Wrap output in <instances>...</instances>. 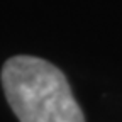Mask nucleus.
Returning <instances> with one entry per match:
<instances>
[{
	"instance_id": "1",
	"label": "nucleus",
	"mask_w": 122,
	"mask_h": 122,
	"mask_svg": "<svg viewBox=\"0 0 122 122\" xmlns=\"http://www.w3.org/2000/svg\"><path fill=\"white\" fill-rule=\"evenodd\" d=\"M7 102L20 122H85L59 68L34 56H14L2 68Z\"/></svg>"
}]
</instances>
